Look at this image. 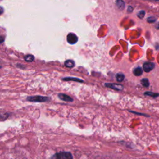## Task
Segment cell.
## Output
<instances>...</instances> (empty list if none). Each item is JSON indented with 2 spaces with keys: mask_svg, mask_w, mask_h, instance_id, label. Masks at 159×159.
<instances>
[{
  "mask_svg": "<svg viewBox=\"0 0 159 159\" xmlns=\"http://www.w3.org/2000/svg\"><path fill=\"white\" fill-rule=\"evenodd\" d=\"M51 159H73V156L70 152H61L54 154Z\"/></svg>",
  "mask_w": 159,
  "mask_h": 159,
  "instance_id": "obj_1",
  "label": "cell"
},
{
  "mask_svg": "<svg viewBox=\"0 0 159 159\" xmlns=\"http://www.w3.org/2000/svg\"><path fill=\"white\" fill-rule=\"evenodd\" d=\"M27 100L30 102H46L49 100L48 97H44L42 96H29L27 98Z\"/></svg>",
  "mask_w": 159,
  "mask_h": 159,
  "instance_id": "obj_2",
  "label": "cell"
},
{
  "mask_svg": "<svg viewBox=\"0 0 159 159\" xmlns=\"http://www.w3.org/2000/svg\"><path fill=\"white\" fill-rule=\"evenodd\" d=\"M66 40H67V42H68V43H70L71 45H73V44L76 43L78 42V37L76 36V35L75 34L69 33L67 35Z\"/></svg>",
  "mask_w": 159,
  "mask_h": 159,
  "instance_id": "obj_3",
  "label": "cell"
},
{
  "mask_svg": "<svg viewBox=\"0 0 159 159\" xmlns=\"http://www.w3.org/2000/svg\"><path fill=\"white\" fill-rule=\"evenodd\" d=\"M155 67V64L152 62L147 61L143 64V70L145 72H149L152 71Z\"/></svg>",
  "mask_w": 159,
  "mask_h": 159,
  "instance_id": "obj_4",
  "label": "cell"
},
{
  "mask_svg": "<svg viewBox=\"0 0 159 159\" xmlns=\"http://www.w3.org/2000/svg\"><path fill=\"white\" fill-rule=\"evenodd\" d=\"M104 86L117 91H120L124 89V86L122 84L116 83H105Z\"/></svg>",
  "mask_w": 159,
  "mask_h": 159,
  "instance_id": "obj_5",
  "label": "cell"
},
{
  "mask_svg": "<svg viewBox=\"0 0 159 159\" xmlns=\"http://www.w3.org/2000/svg\"><path fill=\"white\" fill-rule=\"evenodd\" d=\"M58 97L60 98V99H61L63 101H68V102H72L73 101V99L69 96L65 94H62V93H60L58 94Z\"/></svg>",
  "mask_w": 159,
  "mask_h": 159,
  "instance_id": "obj_6",
  "label": "cell"
},
{
  "mask_svg": "<svg viewBox=\"0 0 159 159\" xmlns=\"http://www.w3.org/2000/svg\"><path fill=\"white\" fill-rule=\"evenodd\" d=\"M116 4L117 8L120 10H123L125 7V2L123 0H116Z\"/></svg>",
  "mask_w": 159,
  "mask_h": 159,
  "instance_id": "obj_7",
  "label": "cell"
},
{
  "mask_svg": "<svg viewBox=\"0 0 159 159\" xmlns=\"http://www.w3.org/2000/svg\"><path fill=\"white\" fill-rule=\"evenodd\" d=\"M65 66L67 68H73L75 66V62L71 60H67L65 61Z\"/></svg>",
  "mask_w": 159,
  "mask_h": 159,
  "instance_id": "obj_8",
  "label": "cell"
},
{
  "mask_svg": "<svg viewBox=\"0 0 159 159\" xmlns=\"http://www.w3.org/2000/svg\"><path fill=\"white\" fill-rule=\"evenodd\" d=\"M133 73H134V74L135 76H140V75L142 74V73H143V70L142 69V68L138 66V67L135 68L134 70Z\"/></svg>",
  "mask_w": 159,
  "mask_h": 159,
  "instance_id": "obj_9",
  "label": "cell"
},
{
  "mask_svg": "<svg viewBox=\"0 0 159 159\" xmlns=\"http://www.w3.org/2000/svg\"><path fill=\"white\" fill-rule=\"evenodd\" d=\"M24 60L26 61H28V62H31V61H33L34 60V57L32 55H30V54H29V55H27L24 57Z\"/></svg>",
  "mask_w": 159,
  "mask_h": 159,
  "instance_id": "obj_10",
  "label": "cell"
},
{
  "mask_svg": "<svg viewBox=\"0 0 159 159\" xmlns=\"http://www.w3.org/2000/svg\"><path fill=\"white\" fill-rule=\"evenodd\" d=\"M116 80H117V81L121 82V81H122L124 80V78H125V76H124V75L122 74V73H117V74L116 75Z\"/></svg>",
  "mask_w": 159,
  "mask_h": 159,
  "instance_id": "obj_11",
  "label": "cell"
},
{
  "mask_svg": "<svg viewBox=\"0 0 159 159\" xmlns=\"http://www.w3.org/2000/svg\"><path fill=\"white\" fill-rule=\"evenodd\" d=\"M63 80H65V81H68V80L76 81L80 82V83H83V80H81V79H79V78H72V77H67V78H63Z\"/></svg>",
  "mask_w": 159,
  "mask_h": 159,
  "instance_id": "obj_12",
  "label": "cell"
},
{
  "mask_svg": "<svg viewBox=\"0 0 159 159\" xmlns=\"http://www.w3.org/2000/svg\"><path fill=\"white\" fill-rule=\"evenodd\" d=\"M141 84L145 86V87H148L150 84L149 83V81H148V80L147 79V78H143L141 80Z\"/></svg>",
  "mask_w": 159,
  "mask_h": 159,
  "instance_id": "obj_13",
  "label": "cell"
},
{
  "mask_svg": "<svg viewBox=\"0 0 159 159\" xmlns=\"http://www.w3.org/2000/svg\"><path fill=\"white\" fill-rule=\"evenodd\" d=\"M145 95H147V96H152L153 98H157L158 97V93H152V92H148V91H147L144 93Z\"/></svg>",
  "mask_w": 159,
  "mask_h": 159,
  "instance_id": "obj_14",
  "label": "cell"
},
{
  "mask_svg": "<svg viewBox=\"0 0 159 159\" xmlns=\"http://www.w3.org/2000/svg\"><path fill=\"white\" fill-rule=\"evenodd\" d=\"M145 11L142 10V11H139V12L137 14V16H138V17L140 18V19H143V17H144V16H145Z\"/></svg>",
  "mask_w": 159,
  "mask_h": 159,
  "instance_id": "obj_15",
  "label": "cell"
},
{
  "mask_svg": "<svg viewBox=\"0 0 159 159\" xmlns=\"http://www.w3.org/2000/svg\"><path fill=\"white\" fill-rule=\"evenodd\" d=\"M147 19V22H149V23H153V22H155L156 21V20H157V19H156L155 17H153V16L149 17H148Z\"/></svg>",
  "mask_w": 159,
  "mask_h": 159,
  "instance_id": "obj_16",
  "label": "cell"
},
{
  "mask_svg": "<svg viewBox=\"0 0 159 159\" xmlns=\"http://www.w3.org/2000/svg\"><path fill=\"white\" fill-rule=\"evenodd\" d=\"M4 39H5V37H4V36H2V35H0V43H2V42H4Z\"/></svg>",
  "mask_w": 159,
  "mask_h": 159,
  "instance_id": "obj_17",
  "label": "cell"
},
{
  "mask_svg": "<svg viewBox=\"0 0 159 159\" xmlns=\"http://www.w3.org/2000/svg\"><path fill=\"white\" fill-rule=\"evenodd\" d=\"M3 12H4V9H3V7H1V6H0V15L2 14L3 13Z\"/></svg>",
  "mask_w": 159,
  "mask_h": 159,
  "instance_id": "obj_18",
  "label": "cell"
},
{
  "mask_svg": "<svg viewBox=\"0 0 159 159\" xmlns=\"http://www.w3.org/2000/svg\"><path fill=\"white\" fill-rule=\"evenodd\" d=\"M0 68H1V66H0Z\"/></svg>",
  "mask_w": 159,
  "mask_h": 159,
  "instance_id": "obj_19",
  "label": "cell"
}]
</instances>
